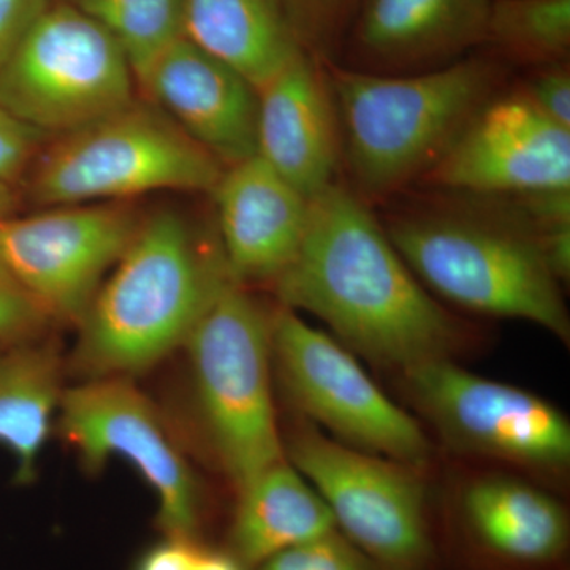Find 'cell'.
<instances>
[{"instance_id": "cell-1", "label": "cell", "mask_w": 570, "mask_h": 570, "mask_svg": "<svg viewBox=\"0 0 570 570\" xmlns=\"http://www.w3.org/2000/svg\"><path fill=\"white\" fill-rule=\"evenodd\" d=\"M272 287L279 305L321 318L352 354L395 374L453 358L464 343L366 202L340 184L311 198L305 239Z\"/></svg>"}, {"instance_id": "cell-6", "label": "cell", "mask_w": 570, "mask_h": 570, "mask_svg": "<svg viewBox=\"0 0 570 570\" xmlns=\"http://www.w3.org/2000/svg\"><path fill=\"white\" fill-rule=\"evenodd\" d=\"M283 445L336 530L379 569H442L425 468L348 448L296 415Z\"/></svg>"}, {"instance_id": "cell-4", "label": "cell", "mask_w": 570, "mask_h": 570, "mask_svg": "<svg viewBox=\"0 0 570 570\" xmlns=\"http://www.w3.org/2000/svg\"><path fill=\"white\" fill-rule=\"evenodd\" d=\"M490 198L502 206L409 214L385 232L431 295L483 316L531 322L568 344L562 283L538 234L509 200Z\"/></svg>"}, {"instance_id": "cell-28", "label": "cell", "mask_w": 570, "mask_h": 570, "mask_svg": "<svg viewBox=\"0 0 570 570\" xmlns=\"http://www.w3.org/2000/svg\"><path fill=\"white\" fill-rule=\"evenodd\" d=\"M523 92L551 121L570 129V73L564 62L542 67Z\"/></svg>"}, {"instance_id": "cell-21", "label": "cell", "mask_w": 570, "mask_h": 570, "mask_svg": "<svg viewBox=\"0 0 570 570\" xmlns=\"http://www.w3.org/2000/svg\"><path fill=\"white\" fill-rule=\"evenodd\" d=\"M184 37L255 88L305 48L283 0H184Z\"/></svg>"}, {"instance_id": "cell-2", "label": "cell", "mask_w": 570, "mask_h": 570, "mask_svg": "<svg viewBox=\"0 0 570 570\" xmlns=\"http://www.w3.org/2000/svg\"><path fill=\"white\" fill-rule=\"evenodd\" d=\"M228 279L219 243L209 246L187 217H145L77 325L67 374L81 382L148 373L181 351Z\"/></svg>"}, {"instance_id": "cell-18", "label": "cell", "mask_w": 570, "mask_h": 570, "mask_svg": "<svg viewBox=\"0 0 570 570\" xmlns=\"http://www.w3.org/2000/svg\"><path fill=\"white\" fill-rule=\"evenodd\" d=\"M491 0H363L356 52L381 70L422 71L485 43Z\"/></svg>"}, {"instance_id": "cell-13", "label": "cell", "mask_w": 570, "mask_h": 570, "mask_svg": "<svg viewBox=\"0 0 570 570\" xmlns=\"http://www.w3.org/2000/svg\"><path fill=\"white\" fill-rule=\"evenodd\" d=\"M436 539L459 570H568L569 512L530 480L482 472L459 487Z\"/></svg>"}, {"instance_id": "cell-31", "label": "cell", "mask_w": 570, "mask_h": 570, "mask_svg": "<svg viewBox=\"0 0 570 570\" xmlns=\"http://www.w3.org/2000/svg\"><path fill=\"white\" fill-rule=\"evenodd\" d=\"M14 195L11 183L0 179V220L7 219L13 213Z\"/></svg>"}, {"instance_id": "cell-22", "label": "cell", "mask_w": 570, "mask_h": 570, "mask_svg": "<svg viewBox=\"0 0 570 570\" xmlns=\"http://www.w3.org/2000/svg\"><path fill=\"white\" fill-rule=\"evenodd\" d=\"M110 33L135 80L184 39V0H70Z\"/></svg>"}, {"instance_id": "cell-8", "label": "cell", "mask_w": 570, "mask_h": 570, "mask_svg": "<svg viewBox=\"0 0 570 570\" xmlns=\"http://www.w3.org/2000/svg\"><path fill=\"white\" fill-rule=\"evenodd\" d=\"M135 75L99 22L48 7L0 69V105L47 137L77 132L135 102Z\"/></svg>"}, {"instance_id": "cell-7", "label": "cell", "mask_w": 570, "mask_h": 570, "mask_svg": "<svg viewBox=\"0 0 570 570\" xmlns=\"http://www.w3.org/2000/svg\"><path fill=\"white\" fill-rule=\"evenodd\" d=\"M225 167L156 105L134 102L56 138L36 165L41 206L111 204L157 190L212 193Z\"/></svg>"}, {"instance_id": "cell-10", "label": "cell", "mask_w": 570, "mask_h": 570, "mask_svg": "<svg viewBox=\"0 0 570 570\" xmlns=\"http://www.w3.org/2000/svg\"><path fill=\"white\" fill-rule=\"evenodd\" d=\"M58 430L89 474L121 459L141 475L157 498L160 535L208 540L204 485L167 420L132 379H94L66 387Z\"/></svg>"}, {"instance_id": "cell-17", "label": "cell", "mask_w": 570, "mask_h": 570, "mask_svg": "<svg viewBox=\"0 0 570 570\" xmlns=\"http://www.w3.org/2000/svg\"><path fill=\"white\" fill-rule=\"evenodd\" d=\"M257 156L306 198L336 184L341 132L328 75L306 48L257 88Z\"/></svg>"}, {"instance_id": "cell-24", "label": "cell", "mask_w": 570, "mask_h": 570, "mask_svg": "<svg viewBox=\"0 0 570 570\" xmlns=\"http://www.w3.org/2000/svg\"><path fill=\"white\" fill-rule=\"evenodd\" d=\"M253 570H381L335 530L275 554Z\"/></svg>"}, {"instance_id": "cell-12", "label": "cell", "mask_w": 570, "mask_h": 570, "mask_svg": "<svg viewBox=\"0 0 570 570\" xmlns=\"http://www.w3.org/2000/svg\"><path fill=\"white\" fill-rule=\"evenodd\" d=\"M140 224L141 217L118 202L11 214L0 220V273L52 325L77 326Z\"/></svg>"}, {"instance_id": "cell-16", "label": "cell", "mask_w": 570, "mask_h": 570, "mask_svg": "<svg viewBox=\"0 0 570 570\" xmlns=\"http://www.w3.org/2000/svg\"><path fill=\"white\" fill-rule=\"evenodd\" d=\"M209 194L228 275L245 287L275 283L305 239L309 198L257 154L225 167Z\"/></svg>"}, {"instance_id": "cell-14", "label": "cell", "mask_w": 570, "mask_h": 570, "mask_svg": "<svg viewBox=\"0 0 570 570\" xmlns=\"http://www.w3.org/2000/svg\"><path fill=\"white\" fill-rule=\"evenodd\" d=\"M425 176L472 197L570 190V129L551 121L523 91L491 97Z\"/></svg>"}, {"instance_id": "cell-20", "label": "cell", "mask_w": 570, "mask_h": 570, "mask_svg": "<svg viewBox=\"0 0 570 570\" xmlns=\"http://www.w3.org/2000/svg\"><path fill=\"white\" fill-rule=\"evenodd\" d=\"M66 356L48 336L0 344V448L13 456L17 485L37 479L66 390Z\"/></svg>"}, {"instance_id": "cell-11", "label": "cell", "mask_w": 570, "mask_h": 570, "mask_svg": "<svg viewBox=\"0 0 570 570\" xmlns=\"http://www.w3.org/2000/svg\"><path fill=\"white\" fill-rule=\"evenodd\" d=\"M401 392L453 452L562 475L570 464V423L535 393L469 373L453 358L396 374Z\"/></svg>"}, {"instance_id": "cell-26", "label": "cell", "mask_w": 570, "mask_h": 570, "mask_svg": "<svg viewBox=\"0 0 570 570\" xmlns=\"http://www.w3.org/2000/svg\"><path fill=\"white\" fill-rule=\"evenodd\" d=\"M50 318L0 273V344L47 336Z\"/></svg>"}, {"instance_id": "cell-27", "label": "cell", "mask_w": 570, "mask_h": 570, "mask_svg": "<svg viewBox=\"0 0 570 570\" xmlns=\"http://www.w3.org/2000/svg\"><path fill=\"white\" fill-rule=\"evenodd\" d=\"M43 135L26 126L0 105V179L13 184L28 170Z\"/></svg>"}, {"instance_id": "cell-15", "label": "cell", "mask_w": 570, "mask_h": 570, "mask_svg": "<svg viewBox=\"0 0 570 570\" xmlns=\"http://www.w3.org/2000/svg\"><path fill=\"white\" fill-rule=\"evenodd\" d=\"M138 85L224 167L257 154V88L186 37L164 52Z\"/></svg>"}, {"instance_id": "cell-30", "label": "cell", "mask_w": 570, "mask_h": 570, "mask_svg": "<svg viewBox=\"0 0 570 570\" xmlns=\"http://www.w3.org/2000/svg\"><path fill=\"white\" fill-rule=\"evenodd\" d=\"M202 542L205 540L160 535L157 542L141 551L132 570H194L195 557Z\"/></svg>"}, {"instance_id": "cell-19", "label": "cell", "mask_w": 570, "mask_h": 570, "mask_svg": "<svg viewBox=\"0 0 570 570\" xmlns=\"http://www.w3.org/2000/svg\"><path fill=\"white\" fill-rule=\"evenodd\" d=\"M235 491L223 547L249 570L336 530L324 499L285 456Z\"/></svg>"}, {"instance_id": "cell-23", "label": "cell", "mask_w": 570, "mask_h": 570, "mask_svg": "<svg viewBox=\"0 0 570 570\" xmlns=\"http://www.w3.org/2000/svg\"><path fill=\"white\" fill-rule=\"evenodd\" d=\"M485 43L521 62H564L570 50V0H491Z\"/></svg>"}, {"instance_id": "cell-3", "label": "cell", "mask_w": 570, "mask_h": 570, "mask_svg": "<svg viewBox=\"0 0 570 570\" xmlns=\"http://www.w3.org/2000/svg\"><path fill=\"white\" fill-rule=\"evenodd\" d=\"M341 153L363 200L387 197L425 176L498 80L494 63L463 58L412 73L326 70Z\"/></svg>"}, {"instance_id": "cell-9", "label": "cell", "mask_w": 570, "mask_h": 570, "mask_svg": "<svg viewBox=\"0 0 570 570\" xmlns=\"http://www.w3.org/2000/svg\"><path fill=\"white\" fill-rule=\"evenodd\" d=\"M273 382L296 417L348 448L425 468L433 442L336 337L279 305L269 318Z\"/></svg>"}, {"instance_id": "cell-25", "label": "cell", "mask_w": 570, "mask_h": 570, "mask_svg": "<svg viewBox=\"0 0 570 570\" xmlns=\"http://www.w3.org/2000/svg\"><path fill=\"white\" fill-rule=\"evenodd\" d=\"M303 47L324 50L358 0H283Z\"/></svg>"}, {"instance_id": "cell-29", "label": "cell", "mask_w": 570, "mask_h": 570, "mask_svg": "<svg viewBox=\"0 0 570 570\" xmlns=\"http://www.w3.org/2000/svg\"><path fill=\"white\" fill-rule=\"evenodd\" d=\"M50 6L51 0H0V69Z\"/></svg>"}, {"instance_id": "cell-5", "label": "cell", "mask_w": 570, "mask_h": 570, "mask_svg": "<svg viewBox=\"0 0 570 570\" xmlns=\"http://www.w3.org/2000/svg\"><path fill=\"white\" fill-rule=\"evenodd\" d=\"M269 318L245 285L228 279L183 347L206 445L235 490L285 456Z\"/></svg>"}]
</instances>
